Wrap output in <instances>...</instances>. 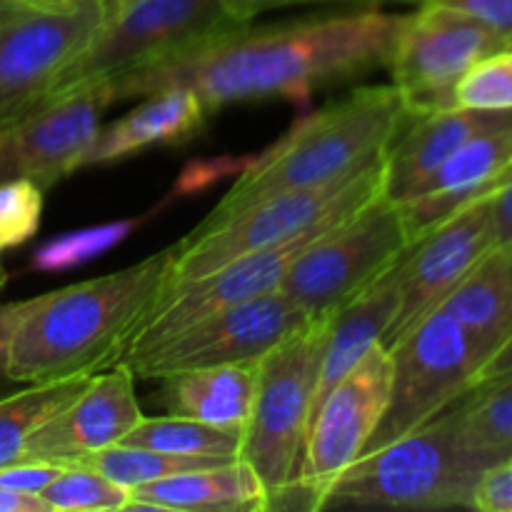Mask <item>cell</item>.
Returning a JSON list of instances; mask_svg holds the SVG:
<instances>
[{"mask_svg":"<svg viewBox=\"0 0 512 512\" xmlns=\"http://www.w3.org/2000/svg\"><path fill=\"white\" fill-rule=\"evenodd\" d=\"M403 18L363 10L265 30L245 28L223 43L110 88L123 100L183 85L203 100L208 113L260 98L303 103L320 85L388 65Z\"/></svg>","mask_w":512,"mask_h":512,"instance_id":"1","label":"cell"},{"mask_svg":"<svg viewBox=\"0 0 512 512\" xmlns=\"http://www.w3.org/2000/svg\"><path fill=\"white\" fill-rule=\"evenodd\" d=\"M173 250L138 265L25 300L5 360L13 383L93 375L118 363L130 335L153 308Z\"/></svg>","mask_w":512,"mask_h":512,"instance_id":"2","label":"cell"},{"mask_svg":"<svg viewBox=\"0 0 512 512\" xmlns=\"http://www.w3.org/2000/svg\"><path fill=\"white\" fill-rule=\"evenodd\" d=\"M413 115L395 85H368L300 120L298 128L260 155L208 218L238 213L255 200L315 188L355 173L385 155Z\"/></svg>","mask_w":512,"mask_h":512,"instance_id":"3","label":"cell"},{"mask_svg":"<svg viewBox=\"0 0 512 512\" xmlns=\"http://www.w3.org/2000/svg\"><path fill=\"white\" fill-rule=\"evenodd\" d=\"M503 458L465 438L455 400L413 433L360 455L335 480L323 510L470 508L483 473Z\"/></svg>","mask_w":512,"mask_h":512,"instance_id":"4","label":"cell"},{"mask_svg":"<svg viewBox=\"0 0 512 512\" xmlns=\"http://www.w3.org/2000/svg\"><path fill=\"white\" fill-rule=\"evenodd\" d=\"M380 193H385V155L325 185L288 190L255 200L238 213L205 218L170 248L173 258L153 308L175 288L233 263L240 255L293 240L330 220L350 218Z\"/></svg>","mask_w":512,"mask_h":512,"instance_id":"5","label":"cell"},{"mask_svg":"<svg viewBox=\"0 0 512 512\" xmlns=\"http://www.w3.org/2000/svg\"><path fill=\"white\" fill-rule=\"evenodd\" d=\"M248 25L223 0H120L45 98L88 83L115 85L153 73L233 38Z\"/></svg>","mask_w":512,"mask_h":512,"instance_id":"6","label":"cell"},{"mask_svg":"<svg viewBox=\"0 0 512 512\" xmlns=\"http://www.w3.org/2000/svg\"><path fill=\"white\" fill-rule=\"evenodd\" d=\"M328 325L330 318H313L258 360V388L238 460L260 478L270 510L293 505Z\"/></svg>","mask_w":512,"mask_h":512,"instance_id":"7","label":"cell"},{"mask_svg":"<svg viewBox=\"0 0 512 512\" xmlns=\"http://www.w3.org/2000/svg\"><path fill=\"white\" fill-rule=\"evenodd\" d=\"M410 245L400 203L380 193L310 243L278 290L310 318H330L388 273Z\"/></svg>","mask_w":512,"mask_h":512,"instance_id":"8","label":"cell"},{"mask_svg":"<svg viewBox=\"0 0 512 512\" xmlns=\"http://www.w3.org/2000/svg\"><path fill=\"white\" fill-rule=\"evenodd\" d=\"M105 15L103 0H0V125L48 95Z\"/></svg>","mask_w":512,"mask_h":512,"instance_id":"9","label":"cell"},{"mask_svg":"<svg viewBox=\"0 0 512 512\" xmlns=\"http://www.w3.org/2000/svg\"><path fill=\"white\" fill-rule=\"evenodd\" d=\"M388 353L393 363L388 408L363 455L413 433L470 393L485 363L463 325L440 308L395 340Z\"/></svg>","mask_w":512,"mask_h":512,"instance_id":"10","label":"cell"},{"mask_svg":"<svg viewBox=\"0 0 512 512\" xmlns=\"http://www.w3.org/2000/svg\"><path fill=\"white\" fill-rule=\"evenodd\" d=\"M390 373L393 363L388 348L375 345L318 405L308 425L295 483L298 505L323 510L335 480L363 455L388 408Z\"/></svg>","mask_w":512,"mask_h":512,"instance_id":"11","label":"cell"},{"mask_svg":"<svg viewBox=\"0 0 512 512\" xmlns=\"http://www.w3.org/2000/svg\"><path fill=\"white\" fill-rule=\"evenodd\" d=\"M505 48V40L460 10L423 3L405 15L390 50V75L413 118L455 108L458 80L485 55Z\"/></svg>","mask_w":512,"mask_h":512,"instance_id":"12","label":"cell"},{"mask_svg":"<svg viewBox=\"0 0 512 512\" xmlns=\"http://www.w3.org/2000/svg\"><path fill=\"white\" fill-rule=\"evenodd\" d=\"M300 305L280 290L198 320L155 348L118 360L135 378L158 380L180 370L260 360L270 348L310 323Z\"/></svg>","mask_w":512,"mask_h":512,"instance_id":"13","label":"cell"},{"mask_svg":"<svg viewBox=\"0 0 512 512\" xmlns=\"http://www.w3.org/2000/svg\"><path fill=\"white\" fill-rule=\"evenodd\" d=\"M343 220H330V223L318 225V228L308 230V233L298 235L293 240H285V243L255 250V253L240 255L233 263L175 288L173 293L165 295L145 315L143 323L130 335L128 345H125L118 360L140 353V350L155 348V345L165 343L168 338L178 335L180 330L190 328L193 323L210 318V315L220 313V310L233 308V305L245 303V300L260 298V295L278 290L285 273H288L290 263L310 243H315L320 235L333 230Z\"/></svg>","mask_w":512,"mask_h":512,"instance_id":"14","label":"cell"},{"mask_svg":"<svg viewBox=\"0 0 512 512\" xmlns=\"http://www.w3.org/2000/svg\"><path fill=\"white\" fill-rule=\"evenodd\" d=\"M493 245L490 195L473 200L415 240L400 265V305L383 338V348H390L425 315L438 310Z\"/></svg>","mask_w":512,"mask_h":512,"instance_id":"15","label":"cell"},{"mask_svg":"<svg viewBox=\"0 0 512 512\" xmlns=\"http://www.w3.org/2000/svg\"><path fill=\"white\" fill-rule=\"evenodd\" d=\"M118 103L110 83H88L50 95L8 128L15 175L48 190L83 168L105 110Z\"/></svg>","mask_w":512,"mask_h":512,"instance_id":"16","label":"cell"},{"mask_svg":"<svg viewBox=\"0 0 512 512\" xmlns=\"http://www.w3.org/2000/svg\"><path fill=\"white\" fill-rule=\"evenodd\" d=\"M143 418L135 398V375L123 363H115L110 373L90 375L80 395L30 435L23 460L78 463L118 445Z\"/></svg>","mask_w":512,"mask_h":512,"instance_id":"17","label":"cell"},{"mask_svg":"<svg viewBox=\"0 0 512 512\" xmlns=\"http://www.w3.org/2000/svg\"><path fill=\"white\" fill-rule=\"evenodd\" d=\"M510 168L512 125L468 140L400 203L410 240L423 238L473 200L493 195L505 183Z\"/></svg>","mask_w":512,"mask_h":512,"instance_id":"18","label":"cell"},{"mask_svg":"<svg viewBox=\"0 0 512 512\" xmlns=\"http://www.w3.org/2000/svg\"><path fill=\"white\" fill-rule=\"evenodd\" d=\"M512 125V110L448 108L410 120L385 150V195L405 203L413 190L433 175L468 140Z\"/></svg>","mask_w":512,"mask_h":512,"instance_id":"19","label":"cell"},{"mask_svg":"<svg viewBox=\"0 0 512 512\" xmlns=\"http://www.w3.org/2000/svg\"><path fill=\"white\" fill-rule=\"evenodd\" d=\"M203 100L183 85H170L145 95L133 113L100 125L83 158L85 165L118 163L153 145H183L203 130L208 120Z\"/></svg>","mask_w":512,"mask_h":512,"instance_id":"20","label":"cell"},{"mask_svg":"<svg viewBox=\"0 0 512 512\" xmlns=\"http://www.w3.org/2000/svg\"><path fill=\"white\" fill-rule=\"evenodd\" d=\"M400 265H403V258L388 273L380 275L368 290H363L358 298L330 315L328 340H325L323 360H320L310 420L325 395L338 385V380L345 378L370 348L383 345L385 333H388L400 305Z\"/></svg>","mask_w":512,"mask_h":512,"instance_id":"21","label":"cell"},{"mask_svg":"<svg viewBox=\"0 0 512 512\" xmlns=\"http://www.w3.org/2000/svg\"><path fill=\"white\" fill-rule=\"evenodd\" d=\"M128 510L168 512H263L268 493L243 460L188 470L130 490Z\"/></svg>","mask_w":512,"mask_h":512,"instance_id":"22","label":"cell"},{"mask_svg":"<svg viewBox=\"0 0 512 512\" xmlns=\"http://www.w3.org/2000/svg\"><path fill=\"white\" fill-rule=\"evenodd\" d=\"M158 380L155 400L168 415L243 430L258 388V360L180 370Z\"/></svg>","mask_w":512,"mask_h":512,"instance_id":"23","label":"cell"},{"mask_svg":"<svg viewBox=\"0 0 512 512\" xmlns=\"http://www.w3.org/2000/svg\"><path fill=\"white\" fill-rule=\"evenodd\" d=\"M440 310L463 325L488 360L512 335V243L493 245Z\"/></svg>","mask_w":512,"mask_h":512,"instance_id":"24","label":"cell"},{"mask_svg":"<svg viewBox=\"0 0 512 512\" xmlns=\"http://www.w3.org/2000/svg\"><path fill=\"white\" fill-rule=\"evenodd\" d=\"M90 375L30 383L20 393L0 398V468L23 460L30 435L88 385Z\"/></svg>","mask_w":512,"mask_h":512,"instance_id":"25","label":"cell"},{"mask_svg":"<svg viewBox=\"0 0 512 512\" xmlns=\"http://www.w3.org/2000/svg\"><path fill=\"white\" fill-rule=\"evenodd\" d=\"M240 440H243L240 428H223V425L168 415V418H143L120 440V445H138V448L193 455V458H238Z\"/></svg>","mask_w":512,"mask_h":512,"instance_id":"26","label":"cell"},{"mask_svg":"<svg viewBox=\"0 0 512 512\" xmlns=\"http://www.w3.org/2000/svg\"><path fill=\"white\" fill-rule=\"evenodd\" d=\"M235 458H193V455H173L160 453V450L138 448V445H110V448L98 450V453L88 455V458L78 460L70 465H85L113 483L123 485V488L133 490L138 485L153 483V480L170 478V475L188 473V470L213 468V465L230 463Z\"/></svg>","mask_w":512,"mask_h":512,"instance_id":"27","label":"cell"},{"mask_svg":"<svg viewBox=\"0 0 512 512\" xmlns=\"http://www.w3.org/2000/svg\"><path fill=\"white\" fill-rule=\"evenodd\" d=\"M465 438L483 450L512 455V378L483 385L458 400Z\"/></svg>","mask_w":512,"mask_h":512,"instance_id":"28","label":"cell"},{"mask_svg":"<svg viewBox=\"0 0 512 512\" xmlns=\"http://www.w3.org/2000/svg\"><path fill=\"white\" fill-rule=\"evenodd\" d=\"M40 498L50 512H115L128 510L130 490L85 465H63Z\"/></svg>","mask_w":512,"mask_h":512,"instance_id":"29","label":"cell"},{"mask_svg":"<svg viewBox=\"0 0 512 512\" xmlns=\"http://www.w3.org/2000/svg\"><path fill=\"white\" fill-rule=\"evenodd\" d=\"M138 225L140 220L133 218L58 235V238L48 240V243L35 250L33 258H30V268L40 270V273H65V270H73L78 265L88 263V260L100 258L110 248L123 243Z\"/></svg>","mask_w":512,"mask_h":512,"instance_id":"30","label":"cell"},{"mask_svg":"<svg viewBox=\"0 0 512 512\" xmlns=\"http://www.w3.org/2000/svg\"><path fill=\"white\" fill-rule=\"evenodd\" d=\"M453 105L465 110H512V50L480 58L453 90Z\"/></svg>","mask_w":512,"mask_h":512,"instance_id":"31","label":"cell"},{"mask_svg":"<svg viewBox=\"0 0 512 512\" xmlns=\"http://www.w3.org/2000/svg\"><path fill=\"white\" fill-rule=\"evenodd\" d=\"M43 218V188L15 175L0 183V253L28 243Z\"/></svg>","mask_w":512,"mask_h":512,"instance_id":"32","label":"cell"},{"mask_svg":"<svg viewBox=\"0 0 512 512\" xmlns=\"http://www.w3.org/2000/svg\"><path fill=\"white\" fill-rule=\"evenodd\" d=\"M470 508L480 512H512V455L485 470Z\"/></svg>","mask_w":512,"mask_h":512,"instance_id":"33","label":"cell"},{"mask_svg":"<svg viewBox=\"0 0 512 512\" xmlns=\"http://www.w3.org/2000/svg\"><path fill=\"white\" fill-rule=\"evenodd\" d=\"M60 470L63 465L50 463V460H15L0 468V488L40 498V493L58 478Z\"/></svg>","mask_w":512,"mask_h":512,"instance_id":"34","label":"cell"},{"mask_svg":"<svg viewBox=\"0 0 512 512\" xmlns=\"http://www.w3.org/2000/svg\"><path fill=\"white\" fill-rule=\"evenodd\" d=\"M428 3L460 10V13L483 23L493 33H498L503 40H508L512 35V0H428Z\"/></svg>","mask_w":512,"mask_h":512,"instance_id":"35","label":"cell"},{"mask_svg":"<svg viewBox=\"0 0 512 512\" xmlns=\"http://www.w3.org/2000/svg\"><path fill=\"white\" fill-rule=\"evenodd\" d=\"M490 215H493L495 245L512 243V168L505 183L490 195Z\"/></svg>","mask_w":512,"mask_h":512,"instance_id":"36","label":"cell"},{"mask_svg":"<svg viewBox=\"0 0 512 512\" xmlns=\"http://www.w3.org/2000/svg\"><path fill=\"white\" fill-rule=\"evenodd\" d=\"M305 3H378V0H223L225 8L235 15V18L250 20L258 13L273 8H288V5H305Z\"/></svg>","mask_w":512,"mask_h":512,"instance_id":"37","label":"cell"},{"mask_svg":"<svg viewBox=\"0 0 512 512\" xmlns=\"http://www.w3.org/2000/svg\"><path fill=\"white\" fill-rule=\"evenodd\" d=\"M505 378H512V335L503 345H500L498 350H495L493 355H490L488 360H485L483 368H480L478 375H475L473 390L483 388V385H490V383H498V380H505Z\"/></svg>","mask_w":512,"mask_h":512,"instance_id":"38","label":"cell"},{"mask_svg":"<svg viewBox=\"0 0 512 512\" xmlns=\"http://www.w3.org/2000/svg\"><path fill=\"white\" fill-rule=\"evenodd\" d=\"M23 308H25V300H20V303L0 305V375H5V360H8L10 338H13L15 325H18L20 315H23Z\"/></svg>","mask_w":512,"mask_h":512,"instance_id":"39","label":"cell"},{"mask_svg":"<svg viewBox=\"0 0 512 512\" xmlns=\"http://www.w3.org/2000/svg\"><path fill=\"white\" fill-rule=\"evenodd\" d=\"M0 512H50L48 505L38 495L15 493V490L0 488Z\"/></svg>","mask_w":512,"mask_h":512,"instance_id":"40","label":"cell"},{"mask_svg":"<svg viewBox=\"0 0 512 512\" xmlns=\"http://www.w3.org/2000/svg\"><path fill=\"white\" fill-rule=\"evenodd\" d=\"M10 125H0V183L8 178H15L13 158H10V140H8Z\"/></svg>","mask_w":512,"mask_h":512,"instance_id":"41","label":"cell"},{"mask_svg":"<svg viewBox=\"0 0 512 512\" xmlns=\"http://www.w3.org/2000/svg\"><path fill=\"white\" fill-rule=\"evenodd\" d=\"M8 278H10V275H8V270H5L3 260H0V288H3V285L8 283Z\"/></svg>","mask_w":512,"mask_h":512,"instance_id":"42","label":"cell"},{"mask_svg":"<svg viewBox=\"0 0 512 512\" xmlns=\"http://www.w3.org/2000/svg\"><path fill=\"white\" fill-rule=\"evenodd\" d=\"M103 3H105V5H108V10H110V8H113V5H115V3H120V0H103Z\"/></svg>","mask_w":512,"mask_h":512,"instance_id":"43","label":"cell"},{"mask_svg":"<svg viewBox=\"0 0 512 512\" xmlns=\"http://www.w3.org/2000/svg\"><path fill=\"white\" fill-rule=\"evenodd\" d=\"M505 48H510V50H512V35H510L508 40H505Z\"/></svg>","mask_w":512,"mask_h":512,"instance_id":"44","label":"cell"},{"mask_svg":"<svg viewBox=\"0 0 512 512\" xmlns=\"http://www.w3.org/2000/svg\"><path fill=\"white\" fill-rule=\"evenodd\" d=\"M413 3H428V0H413Z\"/></svg>","mask_w":512,"mask_h":512,"instance_id":"45","label":"cell"}]
</instances>
